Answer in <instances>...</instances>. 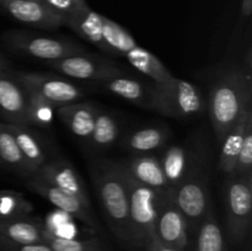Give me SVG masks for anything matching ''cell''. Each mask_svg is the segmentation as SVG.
<instances>
[{
  "instance_id": "1",
  "label": "cell",
  "mask_w": 252,
  "mask_h": 251,
  "mask_svg": "<svg viewBox=\"0 0 252 251\" xmlns=\"http://www.w3.org/2000/svg\"><path fill=\"white\" fill-rule=\"evenodd\" d=\"M249 105H251L250 74H244L240 69H229L217 78L209 90L208 112L219 143Z\"/></svg>"
},
{
  "instance_id": "2",
  "label": "cell",
  "mask_w": 252,
  "mask_h": 251,
  "mask_svg": "<svg viewBox=\"0 0 252 251\" xmlns=\"http://www.w3.org/2000/svg\"><path fill=\"white\" fill-rule=\"evenodd\" d=\"M93 179L110 229L123 244L130 245L129 197L121 162L102 160L94 165Z\"/></svg>"
},
{
  "instance_id": "3",
  "label": "cell",
  "mask_w": 252,
  "mask_h": 251,
  "mask_svg": "<svg viewBox=\"0 0 252 251\" xmlns=\"http://www.w3.org/2000/svg\"><path fill=\"white\" fill-rule=\"evenodd\" d=\"M123 174L129 197L130 245L147 250L149 244L157 239L155 224L160 201L165 193L138 182L128 174L125 166Z\"/></svg>"
},
{
  "instance_id": "4",
  "label": "cell",
  "mask_w": 252,
  "mask_h": 251,
  "mask_svg": "<svg viewBox=\"0 0 252 251\" xmlns=\"http://www.w3.org/2000/svg\"><path fill=\"white\" fill-rule=\"evenodd\" d=\"M203 96L196 85L172 78L159 85H152L150 110L174 118H192L204 110Z\"/></svg>"
},
{
  "instance_id": "5",
  "label": "cell",
  "mask_w": 252,
  "mask_h": 251,
  "mask_svg": "<svg viewBox=\"0 0 252 251\" xmlns=\"http://www.w3.org/2000/svg\"><path fill=\"white\" fill-rule=\"evenodd\" d=\"M226 233L233 243H243L251 229L252 174L228 176L224 191Z\"/></svg>"
},
{
  "instance_id": "6",
  "label": "cell",
  "mask_w": 252,
  "mask_h": 251,
  "mask_svg": "<svg viewBox=\"0 0 252 251\" xmlns=\"http://www.w3.org/2000/svg\"><path fill=\"white\" fill-rule=\"evenodd\" d=\"M170 196L186 218L189 234L196 233L197 228L211 209L208 180L203 167L201 166L187 177Z\"/></svg>"
},
{
  "instance_id": "7",
  "label": "cell",
  "mask_w": 252,
  "mask_h": 251,
  "mask_svg": "<svg viewBox=\"0 0 252 251\" xmlns=\"http://www.w3.org/2000/svg\"><path fill=\"white\" fill-rule=\"evenodd\" d=\"M14 75L27 93L51 103L56 108L76 102L84 95L75 84L53 74L14 71Z\"/></svg>"
},
{
  "instance_id": "8",
  "label": "cell",
  "mask_w": 252,
  "mask_h": 251,
  "mask_svg": "<svg viewBox=\"0 0 252 251\" xmlns=\"http://www.w3.org/2000/svg\"><path fill=\"white\" fill-rule=\"evenodd\" d=\"M7 41L16 51L44 62L59 61L74 54L86 53L84 47L68 39L37 36L26 32H12L7 36Z\"/></svg>"
},
{
  "instance_id": "9",
  "label": "cell",
  "mask_w": 252,
  "mask_h": 251,
  "mask_svg": "<svg viewBox=\"0 0 252 251\" xmlns=\"http://www.w3.org/2000/svg\"><path fill=\"white\" fill-rule=\"evenodd\" d=\"M155 234L158 240L165 245L179 251L191 250L189 224L169 193H165L160 201Z\"/></svg>"
},
{
  "instance_id": "10",
  "label": "cell",
  "mask_w": 252,
  "mask_h": 251,
  "mask_svg": "<svg viewBox=\"0 0 252 251\" xmlns=\"http://www.w3.org/2000/svg\"><path fill=\"white\" fill-rule=\"evenodd\" d=\"M47 65L51 66L58 73L73 79L90 81H105L115 76L123 75L122 69L115 64H111L102 59L88 56L86 53L74 54L65 57L63 59L53 62H46Z\"/></svg>"
},
{
  "instance_id": "11",
  "label": "cell",
  "mask_w": 252,
  "mask_h": 251,
  "mask_svg": "<svg viewBox=\"0 0 252 251\" xmlns=\"http://www.w3.org/2000/svg\"><path fill=\"white\" fill-rule=\"evenodd\" d=\"M26 186L32 192L46 198L49 203L53 204L56 208H58L63 213L79 219L86 225L93 226V228L96 226V221L94 219L93 213H91V209L86 208L83 202L74 194L59 188V187L53 186L36 174L31 175L27 179Z\"/></svg>"
},
{
  "instance_id": "12",
  "label": "cell",
  "mask_w": 252,
  "mask_h": 251,
  "mask_svg": "<svg viewBox=\"0 0 252 251\" xmlns=\"http://www.w3.org/2000/svg\"><path fill=\"white\" fill-rule=\"evenodd\" d=\"M2 7L10 16L29 26L42 30H57L64 26V19L42 0H5Z\"/></svg>"
},
{
  "instance_id": "13",
  "label": "cell",
  "mask_w": 252,
  "mask_h": 251,
  "mask_svg": "<svg viewBox=\"0 0 252 251\" xmlns=\"http://www.w3.org/2000/svg\"><path fill=\"white\" fill-rule=\"evenodd\" d=\"M0 113L15 125L29 126V98L10 68H0Z\"/></svg>"
},
{
  "instance_id": "14",
  "label": "cell",
  "mask_w": 252,
  "mask_h": 251,
  "mask_svg": "<svg viewBox=\"0 0 252 251\" xmlns=\"http://www.w3.org/2000/svg\"><path fill=\"white\" fill-rule=\"evenodd\" d=\"M169 194L202 166L198 157L185 145H169L159 157Z\"/></svg>"
},
{
  "instance_id": "15",
  "label": "cell",
  "mask_w": 252,
  "mask_h": 251,
  "mask_svg": "<svg viewBox=\"0 0 252 251\" xmlns=\"http://www.w3.org/2000/svg\"><path fill=\"white\" fill-rule=\"evenodd\" d=\"M36 175H38L41 179L46 180L53 186L59 187V188L78 197L86 208L91 209L90 198H89L85 185H84L80 175L76 172L70 162L63 159L46 161L39 167Z\"/></svg>"
},
{
  "instance_id": "16",
  "label": "cell",
  "mask_w": 252,
  "mask_h": 251,
  "mask_svg": "<svg viewBox=\"0 0 252 251\" xmlns=\"http://www.w3.org/2000/svg\"><path fill=\"white\" fill-rule=\"evenodd\" d=\"M47 228L37 219L24 216L0 218V240L15 244L44 243Z\"/></svg>"
},
{
  "instance_id": "17",
  "label": "cell",
  "mask_w": 252,
  "mask_h": 251,
  "mask_svg": "<svg viewBox=\"0 0 252 251\" xmlns=\"http://www.w3.org/2000/svg\"><path fill=\"white\" fill-rule=\"evenodd\" d=\"M98 107L85 102H73L56 110L59 120L69 130L83 140L90 139Z\"/></svg>"
},
{
  "instance_id": "18",
  "label": "cell",
  "mask_w": 252,
  "mask_h": 251,
  "mask_svg": "<svg viewBox=\"0 0 252 251\" xmlns=\"http://www.w3.org/2000/svg\"><path fill=\"white\" fill-rule=\"evenodd\" d=\"M123 166L128 174L140 184L162 193H169L166 180L159 157L153 155H137L130 157Z\"/></svg>"
},
{
  "instance_id": "19",
  "label": "cell",
  "mask_w": 252,
  "mask_h": 251,
  "mask_svg": "<svg viewBox=\"0 0 252 251\" xmlns=\"http://www.w3.org/2000/svg\"><path fill=\"white\" fill-rule=\"evenodd\" d=\"M252 121L251 105L244 110L243 115L239 118L236 125L228 132V134L221 140L220 157H219V170L224 174L231 176L234 174L238 155L243 147L244 138H245L248 126Z\"/></svg>"
},
{
  "instance_id": "20",
  "label": "cell",
  "mask_w": 252,
  "mask_h": 251,
  "mask_svg": "<svg viewBox=\"0 0 252 251\" xmlns=\"http://www.w3.org/2000/svg\"><path fill=\"white\" fill-rule=\"evenodd\" d=\"M64 26L71 29L81 38L108 53L102 37V15L91 10L88 4L65 17Z\"/></svg>"
},
{
  "instance_id": "21",
  "label": "cell",
  "mask_w": 252,
  "mask_h": 251,
  "mask_svg": "<svg viewBox=\"0 0 252 251\" xmlns=\"http://www.w3.org/2000/svg\"><path fill=\"white\" fill-rule=\"evenodd\" d=\"M6 126L16 140L17 147L26 162L30 176L34 175L47 161V155L41 140L36 133L32 132L27 126L15 125V123H6Z\"/></svg>"
},
{
  "instance_id": "22",
  "label": "cell",
  "mask_w": 252,
  "mask_h": 251,
  "mask_svg": "<svg viewBox=\"0 0 252 251\" xmlns=\"http://www.w3.org/2000/svg\"><path fill=\"white\" fill-rule=\"evenodd\" d=\"M101 85L110 93L140 106V107L149 108L152 106V86L143 84L137 79L128 78V76L118 75L115 78L101 81Z\"/></svg>"
},
{
  "instance_id": "23",
  "label": "cell",
  "mask_w": 252,
  "mask_h": 251,
  "mask_svg": "<svg viewBox=\"0 0 252 251\" xmlns=\"http://www.w3.org/2000/svg\"><path fill=\"white\" fill-rule=\"evenodd\" d=\"M167 139L169 129L166 127H145L128 133L123 148L137 155H145L164 147Z\"/></svg>"
},
{
  "instance_id": "24",
  "label": "cell",
  "mask_w": 252,
  "mask_h": 251,
  "mask_svg": "<svg viewBox=\"0 0 252 251\" xmlns=\"http://www.w3.org/2000/svg\"><path fill=\"white\" fill-rule=\"evenodd\" d=\"M125 57L133 68L152 79L155 85L164 84L174 78L172 74L167 70L166 66L159 61L157 56H154L138 44L134 48L130 49Z\"/></svg>"
},
{
  "instance_id": "25",
  "label": "cell",
  "mask_w": 252,
  "mask_h": 251,
  "mask_svg": "<svg viewBox=\"0 0 252 251\" xmlns=\"http://www.w3.org/2000/svg\"><path fill=\"white\" fill-rule=\"evenodd\" d=\"M189 251H228L224 234L212 208L197 228Z\"/></svg>"
},
{
  "instance_id": "26",
  "label": "cell",
  "mask_w": 252,
  "mask_h": 251,
  "mask_svg": "<svg viewBox=\"0 0 252 251\" xmlns=\"http://www.w3.org/2000/svg\"><path fill=\"white\" fill-rule=\"evenodd\" d=\"M120 137V125L112 113L98 108L94 123L90 139L88 140L95 149H106L112 147Z\"/></svg>"
},
{
  "instance_id": "27",
  "label": "cell",
  "mask_w": 252,
  "mask_h": 251,
  "mask_svg": "<svg viewBox=\"0 0 252 251\" xmlns=\"http://www.w3.org/2000/svg\"><path fill=\"white\" fill-rule=\"evenodd\" d=\"M102 37L108 53L125 57L137 46L134 37L121 25L102 15Z\"/></svg>"
},
{
  "instance_id": "28",
  "label": "cell",
  "mask_w": 252,
  "mask_h": 251,
  "mask_svg": "<svg viewBox=\"0 0 252 251\" xmlns=\"http://www.w3.org/2000/svg\"><path fill=\"white\" fill-rule=\"evenodd\" d=\"M0 161L11 169L30 176L24 157L6 123H0Z\"/></svg>"
},
{
  "instance_id": "29",
  "label": "cell",
  "mask_w": 252,
  "mask_h": 251,
  "mask_svg": "<svg viewBox=\"0 0 252 251\" xmlns=\"http://www.w3.org/2000/svg\"><path fill=\"white\" fill-rule=\"evenodd\" d=\"M44 243L53 251H107L103 244L97 239L79 240L74 238L58 236L47 229Z\"/></svg>"
},
{
  "instance_id": "30",
  "label": "cell",
  "mask_w": 252,
  "mask_h": 251,
  "mask_svg": "<svg viewBox=\"0 0 252 251\" xmlns=\"http://www.w3.org/2000/svg\"><path fill=\"white\" fill-rule=\"evenodd\" d=\"M26 94L29 98V126L49 127L53 121V116L56 115L57 108L27 91Z\"/></svg>"
},
{
  "instance_id": "31",
  "label": "cell",
  "mask_w": 252,
  "mask_h": 251,
  "mask_svg": "<svg viewBox=\"0 0 252 251\" xmlns=\"http://www.w3.org/2000/svg\"><path fill=\"white\" fill-rule=\"evenodd\" d=\"M252 174V121L249 123L243 147L238 155L234 174L231 176H248Z\"/></svg>"
},
{
  "instance_id": "32",
  "label": "cell",
  "mask_w": 252,
  "mask_h": 251,
  "mask_svg": "<svg viewBox=\"0 0 252 251\" xmlns=\"http://www.w3.org/2000/svg\"><path fill=\"white\" fill-rule=\"evenodd\" d=\"M42 1L46 2L53 11L62 15L64 19L86 5L85 0H42Z\"/></svg>"
},
{
  "instance_id": "33",
  "label": "cell",
  "mask_w": 252,
  "mask_h": 251,
  "mask_svg": "<svg viewBox=\"0 0 252 251\" xmlns=\"http://www.w3.org/2000/svg\"><path fill=\"white\" fill-rule=\"evenodd\" d=\"M0 245L5 251H53L46 243L38 244H15L0 240Z\"/></svg>"
},
{
  "instance_id": "34",
  "label": "cell",
  "mask_w": 252,
  "mask_h": 251,
  "mask_svg": "<svg viewBox=\"0 0 252 251\" xmlns=\"http://www.w3.org/2000/svg\"><path fill=\"white\" fill-rule=\"evenodd\" d=\"M252 14V0H241L240 7V21H246L251 17Z\"/></svg>"
},
{
  "instance_id": "35",
  "label": "cell",
  "mask_w": 252,
  "mask_h": 251,
  "mask_svg": "<svg viewBox=\"0 0 252 251\" xmlns=\"http://www.w3.org/2000/svg\"><path fill=\"white\" fill-rule=\"evenodd\" d=\"M145 251H179V250L171 248V246L165 245V244H162L161 241L158 240V239H154V240L149 244V246H148Z\"/></svg>"
},
{
  "instance_id": "36",
  "label": "cell",
  "mask_w": 252,
  "mask_h": 251,
  "mask_svg": "<svg viewBox=\"0 0 252 251\" xmlns=\"http://www.w3.org/2000/svg\"><path fill=\"white\" fill-rule=\"evenodd\" d=\"M0 68H1V69H7V68H9V64H7V61L4 58V57H2L1 53H0Z\"/></svg>"
},
{
  "instance_id": "37",
  "label": "cell",
  "mask_w": 252,
  "mask_h": 251,
  "mask_svg": "<svg viewBox=\"0 0 252 251\" xmlns=\"http://www.w3.org/2000/svg\"><path fill=\"white\" fill-rule=\"evenodd\" d=\"M5 1V0H0V4H1V2H4Z\"/></svg>"
}]
</instances>
